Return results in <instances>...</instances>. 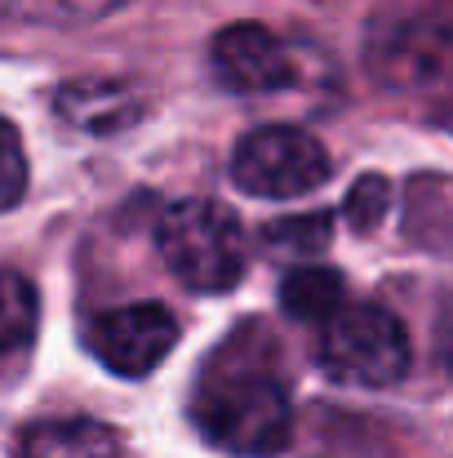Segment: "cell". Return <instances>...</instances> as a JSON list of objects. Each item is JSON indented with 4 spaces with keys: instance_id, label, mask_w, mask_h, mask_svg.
I'll list each match as a JSON object with an SVG mask.
<instances>
[{
    "instance_id": "1",
    "label": "cell",
    "mask_w": 453,
    "mask_h": 458,
    "mask_svg": "<svg viewBox=\"0 0 453 458\" xmlns=\"http://www.w3.org/2000/svg\"><path fill=\"white\" fill-rule=\"evenodd\" d=\"M191 419L209 445L236 458H272L289 445L294 410L276 369L272 334L249 320L200 369Z\"/></svg>"
},
{
    "instance_id": "2",
    "label": "cell",
    "mask_w": 453,
    "mask_h": 458,
    "mask_svg": "<svg viewBox=\"0 0 453 458\" xmlns=\"http://www.w3.org/2000/svg\"><path fill=\"white\" fill-rule=\"evenodd\" d=\"M155 245L164 267L191 294H227L245 272V236L227 205L218 200H178L160 214Z\"/></svg>"
},
{
    "instance_id": "3",
    "label": "cell",
    "mask_w": 453,
    "mask_h": 458,
    "mask_svg": "<svg viewBox=\"0 0 453 458\" xmlns=\"http://www.w3.org/2000/svg\"><path fill=\"white\" fill-rule=\"evenodd\" d=\"M315 360L333 383L391 387L409 369V334L391 311L373 303H351L320 325Z\"/></svg>"
},
{
    "instance_id": "4",
    "label": "cell",
    "mask_w": 453,
    "mask_h": 458,
    "mask_svg": "<svg viewBox=\"0 0 453 458\" xmlns=\"http://www.w3.org/2000/svg\"><path fill=\"white\" fill-rule=\"evenodd\" d=\"M231 178L258 200H294L329 178V152L294 125H263L245 134L231 156Z\"/></svg>"
},
{
    "instance_id": "5",
    "label": "cell",
    "mask_w": 453,
    "mask_h": 458,
    "mask_svg": "<svg viewBox=\"0 0 453 458\" xmlns=\"http://www.w3.org/2000/svg\"><path fill=\"white\" fill-rule=\"evenodd\" d=\"M178 343V320L160 303H130L103 311L89 325V352L121 378L151 374Z\"/></svg>"
},
{
    "instance_id": "6",
    "label": "cell",
    "mask_w": 453,
    "mask_h": 458,
    "mask_svg": "<svg viewBox=\"0 0 453 458\" xmlns=\"http://www.w3.org/2000/svg\"><path fill=\"white\" fill-rule=\"evenodd\" d=\"M214 72L236 94H267L289 81V54L263 22H231L214 36Z\"/></svg>"
},
{
    "instance_id": "7",
    "label": "cell",
    "mask_w": 453,
    "mask_h": 458,
    "mask_svg": "<svg viewBox=\"0 0 453 458\" xmlns=\"http://www.w3.org/2000/svg\"><path fill=\"white\" fill-rule=\"evenodd\" d=\"M58 116L85 134H116L143 116V98L125 81H76L58 89Z\"/></svg>"
},
{
    "instance_id": "8",
    "label": "cell",
    "mask_w": 453,
    "mask_h": 458,
    "mask_svg": "<svg viewBox=\"0 0 453 458\" xmlns=\"http://www.w3.org/2000/svg\"><path fill=\"white\" fill-rule=\"evenodd\" d=\"M18 458H121V437L98 419H45L22 428Z\"/></svg>"
},
{
    "instance_id": "9",
    "label": "cell",
    "mask_w": 453,
    "mask_h": 458,
    "mask_svg": "<svg viewBox=\"0 0 453 458\" xmlns=\"http://www.w3.org/2000/svg\"><path fill=\"white\" fill-rule=\"evenodd\" d=\"M281 307L294 316V320H333L342 311V276L333 267H320V263H306L294 267L285 281H281Z\"/></svg>"
},
{
    "instance_id": "10",
    "label": "cell",
    "mask_w": 453,
    "mask_h": 458,
    "mask_svg": "<svg viewBox=\"0 0 453 458\" xmlns=\"http://www.w3.org/2000/svg\"><path fill=\"white\" fill-rule=\"evenodd\" d=\"M40 303L27 276L0 267V352H22L36 338Z\"/></svg>"
},
{
    "instance_id": "11",
    "label": "cell",
    "mask_w": 453,
    "mask_h": 458,
    "mask_svg": "<svg viewBox=\"0 0 453 458\" xmlns=\"http://www.w3.org/2000/svg\"><path fill=\"white\" fill-rule=\"evenodd\" d=\"M125 0H13V18H31V22H54V27H76V22H94L103 13H116Z\"/></svg>"
},
{
    "instance_id": "12",
    "label": "cell",
    "mask_w": 453,
    "mask_h": 458,
    "mask_svg": "<svg viewBox=\"0 0 453 458\" xmlns=\"http://www.w3.org/2000/svg\"><path fill=\"white\" fill-rule=\"evenodd\" d=\"M387 205H391V187L382 174H365L360 182H351L342 209H347V223L356 232H373L382 218H387Z\"/></svg>"
},
{
    "instance_id": "13",
    "label": "cell",
    "mask_w": 453,
    "mask_h": 458,
    "mask_svg": "<svg viewBox=\"0 0 453 458\" xmlns=\"http://www.w3.org/2000/svg\"><path fill=\"white\" fill-rule=\"evenodd\" d=\"M263 236H267L272 245L294 250V254H315V250L329 245V218H324V214H289V218H281V223H267Z\"/></svg>"
},
{
    "instance_id": "14",
    "label": "cell",
    "mask_w": 453,
    "mask_h": 458,
    "mask_svg": "<svg viewBox=\"0 0 453 458\" xmlns=\"http://www.w3.org/2000/svg\"><path fill=\"white\" fill-rule=\"evenodd\" d=\"M27 191V156H22V139L18 130L0 116V214L13 209Z\"/></svg>"
},
{
    "instance_id": "15",
    "label": "cell",
    "mask_w": 453,
    "mask_h": 458,
    "mask_svg": "<svg viewBox=\"0 0 453 458\" xmlns=\"http://www.w3.org/2000/svg\"><path fill=\"white\" fill-rule=\"evenodd\" d=\"M0 18H13V0H0Z\"/></svg>"
},
{
    "instance_id": "16",
    "label": "cell",
    "mask_w": 453,
    "mask_h": 458,
    "mask_svg": "<svg viewBox=\"0 0 453 458\" xmlns=\"http://www.w3.org/2000/svg\"><path fill=\"white\" fill-rule=\"evenodd\" d=\"M445 360H449V369H453V338L445 343Z\"/></svg>"
}]
</instances>
